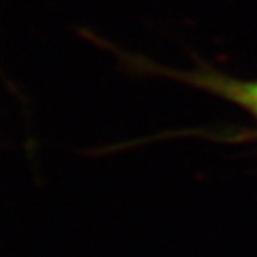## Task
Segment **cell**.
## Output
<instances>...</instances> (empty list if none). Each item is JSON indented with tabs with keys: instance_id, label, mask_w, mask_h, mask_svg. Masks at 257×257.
Listing matches in <instances>:
<instances>
[{
	"instance_id": "6da1fadb",
	"label": "cell",
	"mask_w": 257,
	"mask_h": 257,
	"mask_svg": "<svg viewBox=\"0 0 257 257\" xmlns=\"http://www.w3.org/2000/svg\"><path fill=\"white\" fill-rule=\"evenodd\" d=\"M182 79L234 102L257 120V80H237L213 70L186 73L182 75Z\"/></svg>"
}]
</instances>
